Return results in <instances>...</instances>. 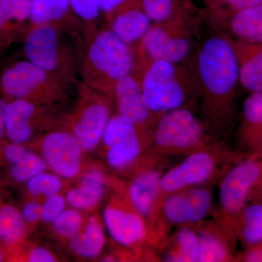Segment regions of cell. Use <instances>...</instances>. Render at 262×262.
I'll use <instances>...</instances> for the list:
<instances>
[{
  "label": "cell",
  "instance_id": "obj_1",
  "mask_svg": "<svg viewBox=\"0 0 262 262\" xmlns=\"http://www.w3.org/2000/svg\"><path fill=\"white\" fill-rule=\"evenodd\" d=\"M192 66L202 122L209 134L220 141L230 120L239 80L238 62L229 38L222 34L207 38L198 48Z\"/></svg>",
  "mask_w": 262,
  "mask_h": 262
},
{
  "label": "cell",
  "instance_id": "obj_2",
  "mask_svg": "<svg viewBox=\"0 0 262 262\" xmlns=\"http://www.w3.org/2000/svg\"><path fill=\"white\" fill-rule=\"evenodd\" d=\"M133 73L140 82L146 106L158 116L199 103L198 82L191 66L157 60L134 66Z\"/></svg>",
  "mask_w": 262,
  "mask_h": 262
},
{
  "label": "cell",
  "instance_id": "obj_3",
  "mask_svg": "<svg viewBox=\"0 0 262 262\" xmlns=\"http://www.w3.org/2000/svg\"><path fill=\"white\" fill-rule=\"evenodd\" d=\"M134 63L130 45L108 28L98 31L91 34L81 62L82 82L96 92L114 95L117 82L134 72Z\"/></svg>",
  "mask_w": 262,
  "mask_h": 262
},
{
  "label": "cell",
  "instance_id": "obj_4",
  "mask_svg": "<svg viewBox=\"0 0 262 262\" xmlns=\"http://www.w3.org/2000/svg\"><path fill=\"white\" fill-rule=\"evenodd\" d=\"M226 155L223 143L215 141L211 145L187 155L182 163L163 173L150 217L152 225L169 196L222 178L225 173L223 165Z\"/></svg>",
  "mask_w": 262,
  "mask_h": 262
},
{
  "label": "cell",
  "instance_id": "obj_5",
  "mask_svg": "<svg viewBox=\"0 0 262 262\" xmlns=\"http://www.w3.org/2000/svg\"><path fill=\"white\" fill-rule=\"evenodd\" d=\"M193 48L192 27L186 4L170 18L151 24L134 50V66L157 60L184 63Z\"/></svg>",
  "mask_w": 262,
  "mask_h": 262
},
{
  "label": "cell",
  "instance_id": "obj_6",
  "mask_svg": "<svg viewBox=\"0 0 262 262\" xmlns=\"http://www.w3.org/2000/svg\"><path fill=\"white\" fill-rule=\"evenodd\" d=\"M215 141L192 110L179 108L160 115L153 133L155 158L187 155Z\"/></svg>",
  "mask_w": 262,
  "mask_h": 262
},
{
  "label": "cell",
  "instance_id": "obj_7",
  "mask_svg": "<svg viewBox=\"0 0 262 262\" xmlns=\"http://www.w3.org/2000/svg\"><path fill=\"white\" fill-rule=\"evenodd\" d=\"M59 24L33 25L24 40V53L28 61L49 72L65 85L77 84L75 54L66 42Z\"/></svg>",
  "mask_w": 262,
  "mask_h": 262
},
{
  "label": "cell",
  "instance_id": "obj_8",
  "mask_svg": "<svg viewBox=\"0 0 262 262\" xmlns=\"http://www.w3.org/2000/svg\"><path fill=\"white\" fill-rule=\"evenodd\" d=\"M212 208L213 194L207 187L195 186L169 196L153 225L157 244L163 247L171 226L198 223L209 214Z\"/></svg>",
  "mask_w": 262,
  "mask_h": 262
},
{
  "label": "cell",
  "instance_id": "obj_9",
  "mask_svg": "<svg viewBox=\"0 0 262 262\" xmlns=\"http://www.w3.org/2000/svg\"><path fill=\"white\" fill-rule=\"evenodd\" d=\"M49 72L29 61L13 63L0 77V89L13 99H24L43 102L61 98L63 86Z\"/></svg>",
  "mask_w": 262,
  "mask_h": 262
},
{
  "label": "cell",
  "instance_id": "obj_10",
  "mask_svg": "<svg viewBox=\"0 0 262 262\" xmlns=\"http://www.w3.org/2000/svg\"><path fill=\"white\" fill-rule=\"evenodd\" d=\"M260 175L259 164L248 160L229 169L220 179V201L213 220L229 232L234 218L244 208L248 194Z\"/></svg>",
  "mask_w": 262,
  "mask_h": 262
},
{
  "label": "cell",
  "instance_id": "obj_11",
  "mask_svg": "<svg viewBox=\"0 0 262 262\" xmlns=\"http://www.w3.org/2000/svg\"><path fill=\"white\" fill-rule=\"evenodd\" d=\"M102 139L107 148L108 163L113 168L126 167L141 154L140 134L134 125L124 120L119 114L108 120Z\"/></svg>",
  "mask_w": 262,
  "mask_h": 262
},
{
  "label": "cell",
  "instance_id": "obj_12",
  "mask_svg": "<svg viewBox=\"0 0 262 262\" xmlns=\"http://www.w3.org/2000/svg\"><path fill=\"white\" fill-rule=\"evenodd\" d=\"M114 95L119 115L134 125L139 134L146 129L155 130L160 116L150 111L146 106L140 82L133 72L117 82Z\"/></svg>",
  "mask_w": 262,
  "mask_h": 262
},
{
  "label": "cell",
  "instance_id": "obj_13",
  "mask_svg": "<svg viewBox=\"0 0 262 262\" xmlns=\"http://www.w3.org/2000/svg\"><path fill=\"white\" fill-rule=\"evenodd\" d=\"M43 159L60 177L71 179L80 169L82 147L73 134L67 131L51 133L42 145Z\"/></svg>",
  "mask_w": 262,
  "mask_h": 262
},
{
  "label": "cell",
  "instance_id": "obj_14",
  "mask_svg": "<svg viewBox=\"0 0 262 262\" xmlns=\"http://www.w3.org/2000/svg\"><path fill=\"white\" fill-rule=\"evenodd\" d=\"M208 13L215 27L227 29L236 40L262 44V4L236 11Z\"/></svg>",
  "mask_w": 262,
  "mask_h": 262
},
{
  "label": "cell",
  "instance_id": "obj_15",
  "mask_svg": "<svg viewBox=\"0 0 262 262\" xmlns=\"http://www.w3.org/2000/svg\"><path fill=\"white\" fill-rule=\"evenodd\" d=\"M96 93L91 89V103L84 104L79 112L73 125L74 136L85 151L96 147L110 120L108 106L103 100L96 97Z\"/></svg>",
  "mask_w": 262,
  "mask_h": 262
},
{
  "label": "cell",
  "instance_id": "obj_16",
  "mask_svg": "<svg viewBox=\"0 0 262 262\" xmlns=\"http://www.w3.org/2000/svg\"><path fill=\"white\" fill-rule=\"evenodd\" d=\"M106 21L108 29L130 46L139 42L152 24L142 0H125Z\"/></svg>",
  "mask_w": 262,
  "mask_h": 262
},
{
  "label": "cell",
  "instance_id": "obj_17",
  "mask_svg": "<svg viewBox=\"0 0 262 262\" xmlns=\"http://www.w3.org/2000/svg\"><path fill=\"white\" fill-rule=\"evenodd\" d=\"M103 218L113 238L123 246L140 244L147 235L144 218L134 208L130 210L124 205H113L105 209Z\"/></svg>",
  "mask_w": 262,
  "mask_h": 262
},
{
  "label": "cell",
  "instance_id": "obj_18",
  "mask_svg": "<svg viewBox=\"0 0 262 262\" xmlns=\"http://www.w3.org/2000/svg\"><path fill=\"white\" fill-rule=\"evenodd\" d=\"M199 237L198 262H223L231 258L228 238L230 232L214 220H204L192 225Z\"/></svg>",
  "mask_w": 262,
  "mask_h": 262
},
{
  "label": "cell",
  "instance_id": "obj_19",
  "mask_svg": "<svg viewBox=\"0 0 262 262\" xmlns=\"http://www.w3.org/2000/svg\"><path fill=\"white\" fill-rule=\"evenodd\" d=\"M228 38L237 56L241 83L252 93L262 91V44H251Z\"/></svg>",
  "mask_w": 262,
  "mask_h": 262
},
{
  "label": "cell",
  "instance_id": "obj_20",
  "mask_svg": "<svg viewBox=\"0 0 262 262\" xmlns=\"http://www.w3.org/2000/svg\"><path fill=\"white\" fill-rule=\"evenodd\" d=\"M37 113L34 103L14 99L7 103L5 113V132L14 144L27 142L32 136V120Z\"/></svg>",
  "mask_w": 262,
  "mask_h": 262
},
{
  "label": "cell",
  "instance_id": "obj_21",
  "mask_svg": "<svg viewBox=\"0 0 262 262\" xmlns=\"http://www.w3.org/2000/svg\"><path fill=\"white\" fill-rule=\"evenodd\" d=\"M163 172L149 168L140 172L129 187V199L134 208L144 218H150Z\"/></svg>",
  "mask_w": 262,
  "mask_h": 262
},
{
  "label": "cell",
  "instance_id": "obj_22",
  "mask_svg": "<svg viewBox=\"0 0 262 262\" xmlns=\"http://www.w3.org/2000/svg\"><path fill=\"white\" fill-rule=\"evenodd\" d=\"M164 261L198 262L199 237L192 227L182 226L163 247Z\"/></svg>",
  "mask_w": 262,
  "mask_h": 262
},
{
  "label": "cell",
  "instance_id": "obj_23",
  "mask_svg": "<svg viewBox=\"0 0 262 262\" xmlns=\"http://www.w3.org/2000/svg\"><path fill=\"white\" fill-rule=\"evenodd\" d=\"M104 184V177L101 172H88L81 178L80 185L67 193V201L71 206L79 209L91 208L101 199Z\"/></svg>",
  "mask_w": 262,
  "mask_h": 262
},
{
  "label": "cell",
  "instance_id": "obj_24",
  "mask_svg": "<svg viewBox=\"0 0 262 262\" xmlns=\"http://www.w3.org/2000/svg\"><path fill=\"white\" fill-rule=\"evenodd\" d=\"M104 245L102 229L95 220H91L83 229L70 237L72 251L82 257L95 258L101 253Z\"/></svg>",
  "mask_w": 262,
  "mask_h": 262
},
{
  "label": "cell",
  "instance_id": "obj_25",
  "mask_svg": "<svg viewBox=\"0 0 262 262\" xmlns=\"http://www.w3.org/2000/svg\"><path fill=\"white\" fill-rule=\"evenodd\" d=\"M71 10L70 0H32L29 19L33 25L61 23L70 18Z\"/></svg>",
  "mask_w": 262,
  "mask_h": 262
},
{
  "label": "cell",
  "instance_id": "obj_26",
  "mask_svg": "<svg viewBox=\"0 0 262 262\" xmlns=\"http://www.w3.org/2000/svg\"><path fill=\"white\" fill-rule=\"evenodd\" d=\"M23 217L11 206L0 208V238L10 243L18 242L25 236Z\"/></svg>",
  "mask_w": 262,
  "mask_h": 262
},
{
  "label": "cell",
  "instance_id": "obj_27",
  "mask_svg": "<svg viewBox=\"0 0 262 262\" xmlns=\"http://www.w3.org/2000/svg\"><path fill=\"white\" fill-rule=\"evenodd\" d=\"M241 237L246 244L254 245L262 241V205L255 204L244 210Z\"/></svg>",
  "mask_w": 262,
  "mask_h": 262
},
{
  "label": "cell",
  "instance_id": "obj_28",
  "mask_svg": "<svg viewBox=\"0 0 262 262\" xmlns=\"http://www.w3.org/2000/svg\"><path fill=\"white\" fill-rule=\"evenodd\" d=\"M32 0H0V31L13 21L30 18Z\"/></svg>",
  "mask_w": 262,
  "mask_h": 262
},
{
  "label": "cell",
  "instance_id": "obj_29",
  "mask_svg": "<svg viewBox=\"0 0 262 262\" xmlns=\"http://www.w3.org/2000/svg\"><path fill=\"white\" fill-rule=\"evenodd\" d=\"M47 165L44 159L29 152L18 163L14 164L10 170V174L17 182H27L37 174L43 173L47 168Z\"/></svg>",
  "mask_w": 262,
  "mask_h": 262
},
{
  "label": "cell",
  "instance_id": "obj_30",
  "mask_svg": "<svg viewBox=\"0 0 262 262\" xmlns=\"http://www.w3.org/2000/svg\"><path fill=\"white\" fill-rule=\"evenodd\" d=\"M142 4L152 23L170 18L186 5L183 0H142Z\"/></svg>",
  "mask_w": 262,
  "mask_h": 262
},
{
  "label": "cell",
  "instance_id": "obj_31",
  "mask_svg": "<svg viewBox=\"0 0 262 262\" xmlns=\"http://www.w3.org/2000/svg\"><path fill=\"white\" fill-rule=\"evenodd\" d=\"M27 187L32 195H44L48 198L59 192L61 182L56 176L43 172L29 179Z\"/></svg>",
  "mask_w": 262,
  "mask_h": 262
},
{
  "label": "cell",
  "instance_id": "obj_32",
  "mask_svg": "<svg viewBox=\"0 0 262 262\" xmlns=\"http://www.w3.org/2000/svg\"><path fill=\"white\" fill-rule=\"evenodd\" d=\"M245 123L251 130L262 129V91L248 96L244 104Z\"/></svg>",
  "mask_w": 262,
  "mask_h": 262
},
{
  "label": "cell",
  "instance_id": "obj_33",
  "mask_svg": "<svg viewBox=\"0 0 262 262\" xmlns=\"http://www.w3.org/2000/svg\"><path fill=\"white\" fill-rule=\"evenodd\" d=\"M82 216L75 210L63 211L53 222V227L60 235L71 237L82 226Z\"/></svg>",
  "mask_w": 262,
  "mask_h": 262
},
{
  "label": "cell",
  "instance_id": "obj_34",
  "mask_svg": "<svg viewBox=\"0 0 262 262\" xmlns=\"http://www.w3.org/2000/svg\"><path fill=\"white\" fill-rule=\"evenodd\" d=\"M74 13L87 24H93L99 17L100 9L98 0H70Z\"/></svg>",
  "mask_w": 262,
  "mask_h": 262
},
{
  "label": "cell",
  "instance_id": "obj_35",
  "mask_svg": "<svg viewBox=\"0 0 262 262\" xmlns=\"http://www.w3.org/2000/svg\"><path fill=\"white\" fill-rule=\"evenodd\" d=\"M208 12L236 11L262 4V0H205Z\"/></svg>",
  "mask_w": 262,
  "mask_h": 262
},
{
  "label": "cell",
  "instance_id": "obj_36",
  "mask_svg": "<svg viewBox=\"0 0 262 262\" xmlns=\"http://www.w3.org/2000/svg\"><path fill=\"white\" fill-rule=\"evenodd\" d=\"M64 208V199L61 196L56 194L48 196L47 201L41 206L40 220L46 223L53 222Z\"/></svg>",
  "mask_w": 262,
  "mask_h": 262
},
{
  "label": "cell",
  "instance_id": "obj_37",
  "mask_svg": "<svg viewBox=\"0 0 262 262\" xmlns=\"http://www.w3.org/2000/svg\"><path fill=\"white\" fill-rule=\"evenodd\" d=\"M29 152V150L18 144L8 146L5 150V157L13 165L25 158Z\"/></svg>",
  "mask_w": 262,
  "mask_h": 262
},
{
  "label": "cell",
  "instance_id": "obj_38",
  "mask_svg": "<svg viewBox=\"0 0 262 262\" xmlns=\"http://www.w3.org/2000/svg\"><path fill=\"white\" fill-rule=\"evenodd\" d=\"M41 206L37 202L32 201L24 207L23 216L24 220L30 223L37 222L40 219Z\"/></svg>",
  "mask_w": 262,
  "mask_h": 262
},
{
  "label": "cell",
  "instance_id": "obj_39",
  "mask_svg": "<svg viewBox=\"0 0 262 262\" xmlns=\"http://www.w3.org/2000/svg\"><path fill=\"white\" fill-rule=\"evenodd\" d=\"M30 262H54L56 261L53 255L46 248H37L33 250L29 256Z\"/></svg>",
  "mask_w": 262,
  "mask_h": 262
},
{
  "label": "cell",
  "instance_id": "obj_40",
  "mask_svg": "<svg viewBox=\"0 0 262 262\" xmlns=\"http://www.w3.org/2000/svg\"><path fill=\"white\" fill-rule=\"evenodd\" d=\"M100 9L108 19L113 14L114 11L123 3L125 0H98Z\"/></svg>",
  "mask_w": 262,
  "mask_h": 262
},
{
  "label": "cell",
  "instance_id": "obj_41",
  "mask_svg": "<svg viewBox=\"0 0 262 262\" xmlns=\"http://www.w3.org/2000/svg\"><path fill=\"white\" fill-rule=\"evenodd\" d=\"M7 103L8 102L4 98H0V139L3 137L5 131V113Z\"/></svg>",
  "mask_w": 262,
  "mask_h": 262
},
{
  "label": "cell",
  "instance_id": "obj_42",
  "mask_svg": "<svg viewBox=\"0 0 262 262\" xmlns=\"http://www.w3.org/2000/svg\"><path fill=\"white\" fill-rule=\"evenodd\" d=\"M255 251H257L258 254H259L260 261H262V251H260V250H255Z\"/></svg>",
  "mask_w": 262,
  "mask_h": 262
},
{
  "label": "cell",
  "instance_id": "obj_43",
  "mask_svg": "<svg viewBox=\"0 0 262 262\" xmlns=\"http://www.w3.org/2000/svg\"><path fill=\"white\" fill-rule=\"evenodd\" d=\"M3 261V255L0 253V261Z\"/></svg>",
  "mask_w": 262,
  "mask_h": 262
}]
</instances>
